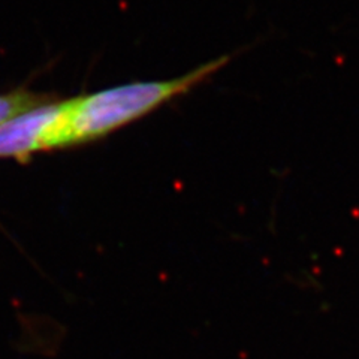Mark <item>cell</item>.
Returning a JSON list of instances; mask_svg holds the SVG:
<instances>
[{
	"label": "cell",
	"mask_w": 359,
	"mask_h": 359,
	"mask_svg": "<svg viewBox=\"0 0 359 359\" xmlns=\"http://www.w3.org/2000/svg\"><path fill=\"white\" fill-rule=\"evenodd\" d=\"M65 100H51L11 118L0 126V159L26 161L39 151L53 150V132Z\"/></svg>",
	"instance_id": "2"
},
{
	"label": "cell",
	"mask_w": 359,
	"mask_h": 359,
	"mask_svg": "<svg viewBox=\"0 0 359 359\" xmlns=\"http://www.w3.org/2000/svg\"><path fill=\"white\" fill-rule=\"evenodd\" d=\"M51 100L54 99L48 93L33 92L27 88H17L13 92L0 93V126L22 112L51 102Z\"/></svg>",
	"instance_id": "3"
},
{
	"label": "cell",
	"mask_w": 359,
	"mask_h": 359,
	"mask_svg": "<svg viewBox=\"0 0 359 359\" xmlns=\"http://www.w3.org/2000/svg\"><path fill=\"white\" fill-rule=\"evenodd\" d=\"M228 60L229 55H223L174 80L123 84L65 100L63 112L54 128L53 149L99 140L147 116L157 107L204 81Z\"/></svg>",
	"instance_id": "1"
}]
</instances>
